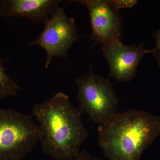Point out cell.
<instances>
[{
    "mask_svg": "<svg viewBox=\"0 0 160 160\" xmlns=\"http://www.w3.org/2000/svg\"><path fill=\"white\" fill-rule=\"evenodd\" d=\"M21 87L7 74L0 58V99L17 94Z\"/></svg>",
    "mask_w": 160,
    "mask_h": 160,
    "instance_id": "9",
    "label": "cell"
},
{
    "mask_svg": "<svg viewBox=\"0 0 160 160\" xmlns=\"http://www.w3.org/2000/svg\"><path fill=\"white\" fill-rule=\"evenodd\" d=\"M32 115L39 123L42 149L56 160H72L89 135L82 112L71 104L69 96L59 92L50 100L36 103Z\"/></svg>",
    "mask_w": 160,
    "mask_h": 160,
    "instance_id": "1",
    "label": "cell"
},
{
    "mask_svg": "<svg viewBox=\"0 0 160 160\" xmlns=\"http://www.w3.org/2000/svg\"><path fill=\"white\" fill-rule=\"evenodd\" d=\"M62 2L61 0H2L0 1V16L25 18L33 23L46 25Z\"/></svg>",
    "mask_w": 160,
    "mask_h": 160,
    "instance_id": "8",
    "label": "cell"
},
{
    "mask_svg": "<svg viewBox=\"0 0 160 160\" xmlns=\"http://www.w3.org/2000/svg\"><path fill=\"white\" fill-rule=\"evenodd\" d=\"M76 2L84 5L89 11L91 27L90 39L95 44L106 46L121 41L122 36V18L109 0H77Z\"/></svg>",
    "mask_w": 160,
    "mask_h": 160,
    "instance_id": "6",
    "label": "cell"
},
{
    "mask_svg": "<svg viewBox=\"0 0 160 160\" xmlns=\"http://www.w3.org/2000/svg\"><path fill=\"white\" fill-rule=\"evenodd\" d=\"M98 143L109 160H140L160 135V117L130 109L98 127Z\"/></svg>",
    "mask_w": 160,
    "mask_h": 160,
    "instance_id": "2",
    "label": "cell"
},
{
    "mask_svg": "<svg viewBox=\"0 0 160 160\" xmlns=\"http://www.w3.org/2000/svg\"><path fill=\"white\" fill-rule=\"evenodd\" d=\"M72 160H101L98 158L94 157L89 154L85 149L80 150L79 153Z\"/></svg>",
    "mask_w": 160,
    "mask_h": 160,
    "instance_id": "12",
    "label": "cell"
},
{
    "mask_svg": "<svg viewBox=\"0 0 160 160\" xmlns=\"http://www.w3.org/2000/svg\"><path fill=\"white\" fill-rule=\"evenodd\" d=\"M103 54L109 67V76L120 82L131 81L145 55L151 53L142 42L137 45H126L121 41L103 46Z\"/></svg>",
    "mask_w": 160,
    "mask_h": 160,
    "instance_id": "7",
    "label": "cell"
},
{
    "mask_svg": "<svg viewBox=\"0 0 160 160\" xmlns=\"http://www.w3.org/2000/svg\"><path fill=\"white\" fill-rule=\"evenodd\" d=\"M75 20L66 15L59 7L51 16L40 35L30 44L38 46L46 52V68L55 57H66L67 52L78 40Z\"/></svg>",
    "mask_w": 160,
    "mask_h": 160,
    "instance_id": "5",
    "label": "cell"
},
{
    "mask_svg": "<svg viewBox=\"0 0 160 160\" xmlns=\"http://www.w3.org/2000/svg\"><path fill=\"white\" fill-rule=\"evenodd\" d=\"M112 7L118 11L120 9H129L135 6L138 1L137 0H109Z\"/></svg>",
    "mask_w": 160,
    "mask_h": 160,
    "instance_id": "10",
    "label": "cell"
},
{
    "mask_svg": "<svg viewBox=\"0 0 160 160\" xmlns=\"http://www.w3.org/2000/svg\"><path fill=\"white\" fill-rule=\"evenodd\" d=\"M152 37L156 40V43L154 48L151 49V53L160 68V28L153 32Z\"/></svg>",
    "mask_w": 160,
    "mask_h": 160,
    "instance_id": "11",
    "label": "cell"
},
{
    "mask_svg": "<svg viewBox=\"0 0 160 160\" xmlns=\"http://www.w3.org/2000/svg\"><path fill=\"white\" fill-rule=\"evenodd\" d=\"M78 87V109L89 119L102 125L117 113L119 100L109 79L96 74L90 67L89 72L76 78Z\"/></svg>",
    "mask_w": 160,
    "mask_h": 160,
    "instance_id": "4",
    "label": "cell"
},
{
    "mask_svg": "<svg viewBox=\"0 0 160 160\" xmlns=\"http://www.w3.org/2000/svg\"><path fill=\"white\" fill-rule=\"evenodd\" d=\"M42 138L31 116L0 108V160H21Z\"/></svg>",
    "mask_w": 160,
    "mask_h": 160,
    "instance_id": "3",
    "label": "cell"
}]
</instances>
